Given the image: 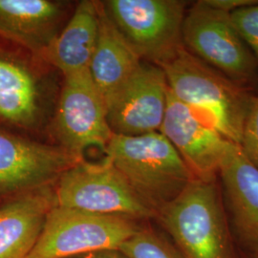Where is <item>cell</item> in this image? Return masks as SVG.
<instances>
[{
	"label": "cell",
	"instance_id": "6da1fadb",
	"mask_svg": "<svg viewBox=\"0 0 258 258\" xmlns=\"http://www.w3.org/2000/svg\"><path fill=\"white\" fill-rule=\"evenodd\" d=\"M154 221L183 258H242L218 177L194 179Z\"/></svg>",
	"mask_w": 258,
	"mask_h": 258
},
{
	"label": "cell",
	"instance_id": "7a4b0ae2",
	"mask_svg": "<svg viewBox=\"0 0 258 258\" xmlns=\"http://www.w3.org/2000/svg\"><path fill=\"white\" fill-rule=\"evenodd\" d=\"M168 89L228 141L240 145L244 123L254 101L247 89L185 49L161 67Z\"/></svg>",
	"mask_w": 258,
	"mask_h": 258
},
{
	"label": "cell",
	"instance_id": "3957f363",
	"mask_svg": "<svg viewBox=\"0 0 258 258\" xmlns=\"http://www.w3.org/2000/svg\"><path fill=\"white\" fill-rule=\"evenodd\" d=\"M141 199L156 212L195 179L169 141L161 133L112 136L103 152Z\"/></svg>",
	"mask_w": 258,
	"mask_h": 258
},
{
	"label": "cell",
	"instance_id": "277c9868",
	"mask_svg": "<svg viewBox=\"0 0 258 258\" xmlns=\"http://www.w3.org/2000/svg\"><path fill=\"white\" fill-rule=\"evenodd\" d=\"M53 69L26 50L0 37V128L34 138L48 120Z\"/></svg>",
	"mask_w": 258,
	"mask_h": 258
},
{
	"label": "cell",
	"instance_id": "5b68a950",
	"mask_svg": "<svg viewBox=\"0 0 258 258\" xmlns=\"http://www.w3.org/2000/svg\"><path fill=\"white\" fill-rule=\"evenodd\" d=\"M54 194L59 208L143 222L156 216L105 157L97 163L83 159L67 169L54 185Z\"/></svg>",
	"mask_w": 258,
	"mask_h": 258
},
{
	"label": "cell",
	"instance_id": "8992f818",
	"mask_svg": "<svg viewBox=\"0 0 258 258\" xmlns=\"http://www.w3.org/2000/svg\"><path fill=\"white\" fill-rule=\"evenodd\" d=\"M102 3L109 19L142 60L162 67L184 49L186 2L107 0Z\"/></svg>",
	"mask_w": 258,
	"mask_h": 258
},
{
	"label": "cell",
	"instance_id": "52a82bcc",
	"mask_svg": "<svg viewBox=\"0 0 258 258\" xmlns=\"http://www.w3.org/2000/svg\"><path fill=\"white\" fill-rule=\"evenodd\" d=\"M143 223L55 206L27 258H74L98 250L119 249Z\"/></svg>",
	"mask_w": 258,
	"mask_h": 258
},
{
	"label": "cell",
	"instance_id": "ba28073f",
	"mask_svg": "<svg viewBox=\"0 0 258 258\" xmlns=\"http://www.w3.org/2000/svg\"><path fill=\"white\" fill-rule=\"evenodd\" d=\"M183 44L191 55L243 85L253 82L257 62L241 37L231 14L198 1L186 11Z\"/></svg>",
	"mask_w": 258,
	"mask_h": 258
},
{
	"label": "cell",
	"instance_id": "9c48e42d",
	"mask_svg": "<svg viewBox=\"0 0 258 258\" xmlns=\"http://www.w3.org/2000/svg\"><path fill=\"white\" fill-rule=\"evenodd\" d=\"M83 159L57 145L0 128V204L55 185Z\"/></svg>",
	"mask_w": 258,
	"mask_h": 258
},
{
	"label": "cell",
	"instance_id": "30bf717a",
	"mask_svg": "<svg viewBox=\"0 0 258 258\" xmlns=\"http://www.w3.org/2000/svg\"><path fill=\"white\" fill-rule=\"evenodd\" d=\"M52 128L57 146L83 158L86 149L107 148L113 133L103 98L89 72L63 77Z\"/></svg>",
	"mask_w": 258,
	"mask_h": 258
},
{
	"label": "cell",
	"instance_id": "8fae6325",
	"mask_svg": "<svg viewBox=\"0 0 258 258\" xmlns=\"http://www.w3.org/2000/svg\"><path fill=\"white\" fill-rule=\"evenodd\" d=\"M168 97L164 70L142 61L136 72L107 103V120L114 135L139 136L159 132Z\"/></svg>",
	"mask_w": 258,
	"mask_h": 258
},
{
	"label": "cell",
	"instance_id": "7c38bea8",
	"mask_svg": "<svg viewBox=\"0 0 258 258\" xmlns=\"http://www.w3.org/2000/svg\"><path fill=\"white\" fill-rule=\"evenodd\" d=\"M174 147L196 179L218 177L227 139L168 89L167 105L160 131Z\"/></svg>",
	"mask_w": 258,
	"mask_h": 258
},
{
	"label": "cell",
	"instance_id": "4fadbf2b",
	"mask_svg": "<svg viewBox=\"0 0 258 258\" xmlns=\"http://www.w3.org/2000/svg\"><path fill=\"white\" fill-rule=\"evenodd\" d=\"M222 194L242 252L258 256V168L238 144L229 142L218 171Z\"/></svg>",
	"mask_w": 258,
	"mask_h": 258
},
{
	"label": "cell",
	"instance_id": "5bb4252c",
	"mask_svg": "<svg viewBox=\"0 0 258 258\" xmlns=\"http://www.w3.org/2000/svg\"><path fill=\"white\" fill-rule=\"evenodd\" d=\"M69 10L65 1L0 0V37L40 58L64 27Z\"/></svg>",
	"mask_w": 258,
	"mask_h": 258
},
{
	"label": "cell",
	"instance_id": "9a60e30c",
	"mask_svg": "<svg viewBox=\"0 0 258 258\" xmlns=\"http://www.w3.org/2000/svg\"><path fill=\"white\" fill-rule=\"evenodd\" d=\"M55 206L54 185L0 204V258H27Z\"/></svg>",
	"mask_w": 258,
	"mask_h": 258
},
{
	"label": "cell",
	"instance_id": "2e32d148",
	"mask_svg": "<svg viewBox=\"0 0 258 258\" xmlns=\"http://www.w3.org/2000/svg\"><path fill=\"white\" fill-rule=\"evenodd\" d=\"M100 31V1L83 0L40 58L63 77L89 72Z\"/></svg>",
	"mask_w": 258,
	"mask_h": 258
},
{
	"label": "cell",
	"instance_id": "e0dca14e",
	"mask_svg": "<svg viewBox=\"0 0 258 258\" xmlns=\"http://www.w3.org/2000/svg\"><path fill=\"white\" fill-rule=\"evenodd\" d=\"M142 61L100 1V31L89 74L106 105L136 72Z\"/></svg>",
	"mask_w": 258,
	"mask_h": 258
},
{
	"label": "cell",
	"instance_id": "ac0fdd59",
	"mask_svg": "<svg viewBox=\"0 0 258 258\" xmlns=\"http://www.w3.org/2000/svg\"><path fill=\"white\" fill-rule=\"evenodd\" d=\"M119 250L128 258H183L169 238L154 228L151 221L144 222Z\"/></svg>",
	"mask_w": 258,
	"mask_h": 258
},
{
	"label": "cell",
	"instance_id": "d6986e66",
	"mask_svg": "<svg viewBox=\"0 0 258 258\" xmlns=\"http://www.w3.org/2000/svg\"><path fill=\"white\" fill-rule=\"evenodd\" d=\"M231 19L258 65V2L232 12Z\"/></svg>",
	"mask_w": 258,
	"mask_h": 258
},
{
	"label": "cell",
	"instance_id": "ffe728a7",
	"mask_svg": "<svg viewBox=\"0 0 258 258\" xmlns=\"http://www.w3.org/2000/svg\"><path fill=\"white\" fill-rule=\"evenodd\" d=\"M240 147L258 168V97L252 102L245 120Z\"/></svg>",
	"mask_w": 258,
	"mask_h": 258
},
{
	"label": "cell",
	"instance_id": "44dd1931",
	"mask_svg": "<svg viewBox=\"0 0 258 258\" xmlns=\"http://www.w3.org/2000/svg\"><path fill=\"white\" fill-rule=\"evenodd\" d=\"M209 6L231 14L236 10L253 5L257 0H204Z\"/></svg>",
	"mask_w": 258,
	"mask_h": 258
},
{
	"label": "cell",
	"instance_id": "7402d4cb",
	"mask_svg": "<svg viewBox=\"0 0 258 258\" xmlns=\"http://www.w3.org/2000/svg\"><path fill=\"white\" fill-rule=\"evenodd\" d=\"M74 258H128L119 249H103Z\"/></svg>",
	"mask_w": 258,
	"mask_h": 258
},
{
	"label": "cell",
	"instance_id": "603a6c76",
	"mask_svg": "<svg viewBox=\"0 0 258 258\" xmlns=\"http://www.w3.org/2000/svg\"><path fill=\"white\" fill-rule=\"evenodd\" d=\"M241 252H242V251H241ZM242 258H258V256H255V255H250V254H247V253L242 252Z\"/></svg>",
	"mask_w": 258,
	"mask_h": 258
}]
</instances>
